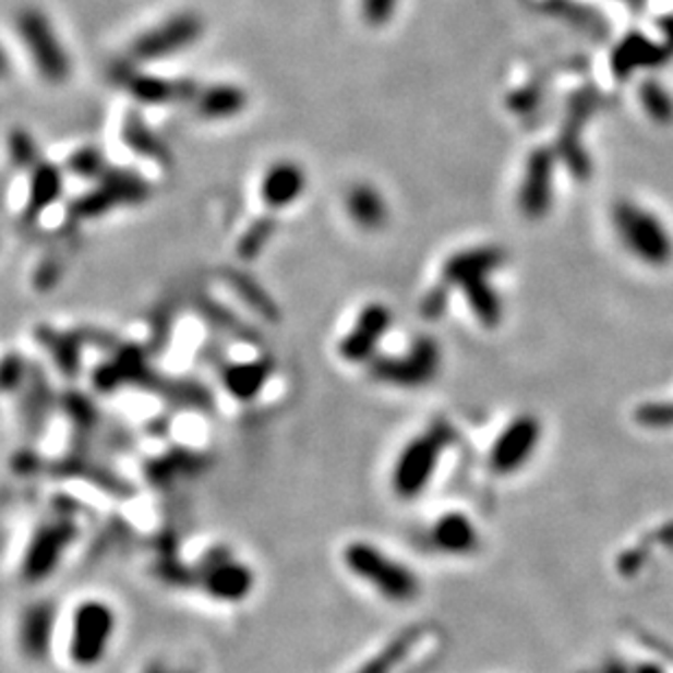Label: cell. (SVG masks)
<instances>
[{
  "mask_svg": "<svg viewBox=\"0 0 673 673\" xmlns=\"http://www.w3.org/2000/svg\"><path fill=\"white\" fill-rule=\"evenodd\" d=\"M304 187H307V178L298 165L278 163L265 173L263 184H261V195L269 208L278 211V208H287L293 202H298Z\"/></svg>",
  "mask_w": 673,
  "mask_h": 673,
  "instance_id": "obj_10",
  "label": "cell"
},
{
  "mask_svg": "<svg viewBox=\"0 0 673 673\" xmlns=\"http://www.w3.org/2000/svg\"><path fill=\"white\" fill-rule=\"evenodd\" d=\"M612 224L632 256L647 265H666L673 259V239L649 211L621 202L612 211Z\"/></svg>",
  "mask_w": 673,
  "mask_h": 673,
  "instance_id": "obj_2",
  "label": "cell"
},
{
  "mask_svg": "<svg viewBox=\"0 0 673 673\" xmlns=\"http://www.w3.org/2000/svg\"><path fill=\"white\" fill-rule=\"evenodd\" d=\"M503 261V252L496 248H481V250H470V252H461L457 256H453L446 267H444V276L448 283H459L468 276H477V274H490L494 272Z\"/></svg>",
  "mask_w": 673,
  "mask_h": 673,
  "instance_id": "obj_16",
  "label": "cell"
},
{
  "mask_svg": "<svg viewBox=\"0 0 673 673\" xmlns=\"http://www.w3.org/2000/svg\"><path fill=\"white\" fill-rule=\"evenodd\" d=\"M448 429L437 424L431 431L413 437L400 453L394 472L392 483L394 492L402 498H416L433 479V472L440 464V455L448 446Z\"/></svg>",
  "mask_w": 673,
  "mask_h": 673,
  "instance_id": "obj_3",
  "label": "cell"
},
{
  "mask_svg": "<svg viewBox=\"0 0 673 673\" xmlns=\"http://www.w3.org/2000/svg\"><path fill=\"white\" fill-rule=\"evenodd\" d=\"M16 34L23 47L27 49L29 60L36 67L38 75L47 84L62 86L71 80L73 75L71 53L45 10L34 5L23 8L16 14Z\"/></svg>",
  "mask_w": 673,
  "mask_h": 673,
  "instance_id": "obj_1",
  "label": "cell"
},
{
  "mask_svg": "<svg viewBox=\"0 0 673 673\" xmlns=\"http://www.w3.org/2000/svg\"><path fill=\"white\" fill-rule=\"evenodd\" d=\"M348 213L363 228H378L387 217L385 202L381 193L372 187H357L350 191Z\"/></svg>",
  "mask_w": 673,
  "mask_h": 673,
  "instance_id": "obj_17",
  "label": "cell"
},
{
  "mask_svg": "<svg viewBox=\"0 0 673 673\" xmlns=\"http://www.w3.org/2000/svg\"><path fill=\"white\" fill-rule=\"evenodd\" d=\"M130 95L143 106H160L171 104L182 97H197L200 91H191L189 82H173L147 73H136L128 80Z\"/></svg>",
  "mask_w": 673,
  "mask_h": 673,
  "instance_id": "obj_11",
  "label": "cell"
},
{
  "mask_svg": "<svg viewBox=\"0 0 673 673\" xmlns=\"http://www.w3.org/2000/svg\"><path fill=\"white\" fill-rule=\"evenodd\" d=\"M23 376H25V365L19 357H8L0 363V387L3 389H12L23 381Z\"/></svg>",
  "mask_w": 673,
  "mask_h": 673,
  "instance_id": "obj_25",
  "label": "cell"
},
{
  "mask_svg": "<svg viewBox=\"0 0 673 673\" xmlns=\"http://www.w3.org/2000/svg\"><path fill=\"white\" fill-rule=\"evenodd\" d=\"M542 426L533 416H518L512 420L490 450V466L498 474L520 470L540 444Z\"/></svg>",
  "mask_w": 673,
  "mask_h": 673,
  "instance_id": "obj_6",
  "label": "cell"
},
{
  "mask_svg": "<svg viewBox=\"0 0 673 673\" xmlns=\"http://www.w3.org/2000/svg\"><path fill=\"white\" fill-rule=\"evenodd\" d=\"M64 191V178L62 171L51 163H38L32 169V182H29V204L25 208V219H36L43 211H47L51 204H56L62 197Z\"/></svg>",
  "mask_w": 673,
  "mask_h": 673,
  "instance_id": "obj_13",
  "label": "cell"
},
{
  "mask_svg": "<svg viewBox=\"0 0 673 673\" xmlns=\"http://www.w3.org/2000/svg\"><path fill=\"white\" fill-rule=\"evenodd\" d=\"M464 293H466V300L472 309V313L477 315V320L483 324V326H496L501 322V300H498V293L488 285V276L485 274H477V276H468L464 280L457 283Z\"/></svg>",
  "mask_w": 673,
  "mask_h": 673,
  "instance_id": "obj_15",
  "label": "cell"
},
{
  "mask_svg": "<svg viewBox=\"0 0 673 673\" xmlns=\"http://www.w3.org/2000/svg\"><path fill=\"white\" fill-rule=\"evenodd\" d=\"M636 418L645 424V426H673V402L666 405H645L642 409H638Z\"/></svg>",
  "mask_w": 673,
  "mask_h": 673,
  "instance_id": "obj_24",
  "label": "cell"
},
{
  "mask_svg": "<svg viewBox=\"0 0 673 673\" xmlns=\"http://www.w3.org/2000/svg\"><path fill=\"white\" fill-rule=\"evenodd\" d=\"M204 34V23L191 12L176 14L154 29L141 34L132 45L136 62H160L191 49Z\"/></svg>",
  "mask_w": 673,
  "mask_h": 673,
  "instance_id": "obj_4",
  "label": "cell"
},
{
  "mask_svg": "<svg viewBox=\"0 0 673 673\" xmlns=\"http://www.w3.org/2000/svg\"><path fill=\"white\" fill-rule=\"evenodd\" d=\"M346 564L354 575L368 579L370 586H376L387 597H400L402 601H407L405 597H409L416 588V577L411 575V570H407L400 562L387 557L372 544H350L346 551Z\"/></svg>",
  "mask_w": 673,
  "mask_h": 673,
  "instance_id": "obj_5",
  "label": "cell"
},
{
  "mask_svg": "<svg viewBox=\"0 0 673 673\" xmlns=\"http://www.w3.org/2000/svg\"><path fill=\"white\" fill-rule=\"evenodd\" d=\"M197 112L211 121H224L241 115L248 106V95L243 88L232 84H217L208 86L197 93Z\"/></svg>",
  "mask_w": 673,
  "mask_h": 673,
  "instance_id": "obj_12",
  "label": "cell"
},
{
  "mask_svg": "<svg viewBox=\"0 0 673 673\" xmlns=\"http://www.w3.org/2000/svg\"><path fill=\"white\" fill-rule=\"evenodd\" d=\"M398 0H363L361 14L370 27H383L394 16Z\"/></svg>",
  "mask_w": 673,
  "mask_h": 673,
  "instance_id": "obj_23",
  "label": "cell"
},
{
  "mask_svg": "<svg viewBox=\"0 0 673 673\" xmlns=\"http://www.w3.org/2000/svg\"><path fill=\"white\" fill-rule=\"evenodd\" d=\"M440 368V348L433 339H420L413 344L407 357L381 363L378 376L398 385L429 383Z\"/></svg>",
  "mask_w": 673,
  "mask_h": 673,
  "instance_id": "obj_8",
  "label": "cell"
},
{
  "mask_svg": "<svg viewBox=\"0 0 673 673\" xmlns=\"http://www.w3.org/2000/svg\"><path fill=\"white\" fill-rule=\"evenodd\" d=\"M123 141L130 149H134L141 156L149 158H160L163 156V145L158 139L152 134V130L143 123L139 115H130L123 125Z\"/></svg>",
  "mask_w": 673,
  "mask_h": 673,
  "instance_id": "obj_19",
  "label": "cell"
},
{
  "mask_svg": "<svg viewBox=\"0 0 673 673\" xmlns=\"http://www.w3.org/2000/svg\"><path fill=\"white\" fill-rule=\"evenodd\" d=\"M71 169L84 178H99L104 173V156L93 149V147H86V149H80L71 156L69 160Z\"/></svg>",
  "mask_w": 673,
  "mask_h": 673,
  "instance_id": "obj_22",
  "label": "cell"
},
{
  "mask_svg": "<svg viewBox=\"0 0 673 673\" xmlns=\"http://www.w3.org/2000/svg\"><path fill=\"white\" fill-rule=\"evenodd\" d=\"M553 195V156L546 149H538L529 156L525 178L520 184V208L529 219H540L551 208Z\"/></svg>",
  "mask_w": 673,
  "mask_h": 673,
  "instance_id": "obj_7",
  "label": "cell"
},
{
  "mask_svg": "<svg viewBox=\"0 0 673 673\" xmlns=\"http://www.w3.org/2000/svg\"><path fill=\"white\" fill-rule=\"evenodd\" d=\"M392 315L383 304H370L359 315L354 328L341 341V354L348 361H365L372 357L376 344L389 328Z\"/></svg>",
  "mask_w": 673,
  "mask_h": 673,
  "instance_id": "obj_9",
  "label": "cell"
},
{
  "mask_svg": "<svg viewBox=\"0 0 673 673\" xmlns=\"http://www.w3.org/2000/svg\"><path fill=\"white\" fill-rule=\"evenodd\" d=\"M433 542L440 551L459 555L477 546V531L464 514H446L433 527Z\"/></svg>",
  "mask_w": 673,
  "mask_h": 673,
  "instance_id": "obj_14",
  "label": "cell"
},
{
  "mask_svg": "<svg viewBox=\"0 0 673 673\" xmlns=\"http://www.w3.org/2000/svg\"><path fill=\"white\" fill-rule=\"evenodd\" d=\"M8 149H10V158H12L14 167H19V169H34L40 163L36 141L27 130H12L10 141H8Z\"/></svg>",
  "mask_w": 673,
  "mask_h": 673,
  "instance_id": "obj_20",
  "label": "cell"
},
{
  "mask_svg": "<svg viewBox=\"0 0 673 673\" xmlns=\"http://www.w3.org/2000/svg\"><path fill=\"white\" fill-rule=\"evenodd\" d=\"M640 101L642 108L647 110V115L658 121V123H666L673 119V101L669 99V95L658 86V84H645L640 88Z\"/></svg>",
  "mask_w": 673,
  "mask_h": 673,
  "instance_id": "obj_21",
  "label": "cell"
},
{
  "mask_svg": "<svg viewBox=\"0 0 673 673\" xmlns=\"http://www.w3.org/2000/svg\"><path fill=\"white\" fill-rule=\"evenodd\" d=\"M267 378V368L263 363H243V365H232L224 374V383L230 394L237 398H252L259 394Z\"/></svg>",
  "mask_w": 673,
  "mask_h": 673,
  "instance_id": "obj_18",
  "label": "cell"
},
{
  "mask_svg": "<svg viewBox=\"0 0 673 673\" xmlns=\"http://www.w3.org/2000/svg\"><path fill=\"white\" fill-rule=\"evenodd\" d=\"M10 73H12V60H10L8 51L0 47V80L10 77Z\"/></svg>",
  "mask_w": 673,
  "mask_h": 673,
  "instance_id": "obj_26",
  "label": "cell"
}]
</instances>
